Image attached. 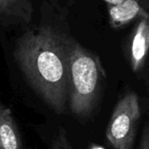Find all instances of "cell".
<instances>
[{"instance_id":"1","label":"cell","mask_w":149,"mask_h":149,"mask_svg":"<svg viewBox=\"0 0 149 149\" xmlns=\"http://www.w3.org/2000/svg\"><path fill=\"white\" fill-rule=\"evenodd\" d=\"M13 57L31 87L57 114L68 101V57L65 35L48 25L26 31L15 42Z\"/></svg>"},{"instance_id":"2","label":"cell","mask_w":149,"mask_h":149,"mask_svg":"<svg viewBox=\"0 0 149 149\" xmlns=\"http://www.w3.org/2000/svg\"><path fill=\"white\" fill-rule=\"evenodd\" d=\"M68 57V101L71 113L80 119L93 113L107 73L100 57L65 35Z\"/></svg>"},{"instance_id":"3","label":"cell","mask_w":149,"mask_h":149,"mask_svg":"<svg viewBox=\"0 0 149 149\" xmlns=\"http://www.w3.org/2000/svg\"><path fill=\"white\" fill-rule=\"evenodd\" d=\"M140 118L138 94L128 91L115 105L107 127L106 137L112 148L133 149Z\"/></svg>"},{"instance_id":"4","label":"cell","mask_w":149,"mask_h":149,"mask_svg":"<svg viewBox=\"0 0 149 149\" xmlns=\"http://www.w3.org/2000/svg\"><path fill=\"white\" fill-rule=\"evenodd\" d=\"M149 48V16L145 13L139 17L133 31L130 46L129 59L134 72L143 69Z\"/></svg>"},{"instance_id":"5","label":"cell","mask_w":149,"mask_h":149,"mask_svg":"<svg viewBox=\"0 0 149 149\" xmlns=\"http://www.w3.org/2000/svg\"><path fill=\"white\" fill-rule=\"evenodd\" d=\"M33 7L30 0H0V22L5 24H29Z\"/></svg>"},{"instance_id":"6","label":"cell","mask_w":149,"mask_h":149,"mask_svg":"<svg viewBox=\"0 0 149 149\" xmlns=\"http://www.w3.org/2000/svg\"><path fill=\"white\" fill-rule=\"evenodd\" d=\"M0 149H22L19 129L11 110L0 101Z\"/></svg>"},{"instance_id":"7","label":"cell","mask_w":149,"mask_h":149,"mask_svg":"<svg viewBox=\"0 0 149 149\" xmlns=\"http://www.w3.org/2000/svg\"><path fill=\"white\" fill-rule=\"evenodd\" d=\"M110 24L113 28L121 27L133 19L147 13L141 4L135 0H124L119 4L107 3Z\"/></svg>"},{"instance_id":"8","label":"cell","mask_w":149,"mask_h":149,"mask_svg":"<svg viewBox=\"0 0 149 149\" xmlns=\"http://www.w3.org/2000/svg\"><path fill=\"white\" fill-rule=\"evenodd\" d=\"M57 138L60 143L61 149H73L68 138H67V134H66V131L63 128L60 127L58 130V134L57 135Z\"/></svg>"},{"instance_id":"9","label":"cell","mask_w":149,"mask_h":149,"mask_svg":"<svg viewBox=\"0 0 149 149\" xmlns=\"http://www.w3.org/2000/svg\"><path fill=\"white\" fill-rule=\"evenodd\" d=\"M139 149H149V133L148 126H146L144 128Z\"/></svg>"},{"instance_id":"10","label":"cell","mask_w":149,"mask_h":149,"mask_svg":"<svg viewBox=\"0 0 149 149\" xmlns=\"http://www.w3.org/2000/svg\"><path fill=\"white\" fill-rule=\"evenodd\" d=\"M52 149H61V146H60V143L58 140V138L56 137L52 142Z\"/></svg>"},{"instance_id":"11","label":"cell","mask_w":149,"mask_h":149,"mask_svg":"<svg viewBox=\"0 0 149 149\" xmlns=\"http://www.w3.org/2000/svg\"><path fill=\"white\" fill-rule=\"evenodd\" d=\"M103 1H105L107 3H109V4H119L122 3L124 0H103Z\"/></svg>"},{"instance_id":"12","label":"cell","mask_w":149,"mask_h":149,"mask_svg":"<svg viewBox=\"0 0 149 149\" xmlns=\"http://www.w3.org/2000/svg\"><path fill=\"white\" fill-rule=\"evenodd\" d=\"M89 149H105L103 147L101 146H99V145H96V144H92L90 146V148Z\"/></svg>"},{"instance_id":"13","label":"cell","mask_w":149,"mask_h":149,"mask_svg":"<svg viewBox=\"0 0 149 149\" xmlns=\"http://www.w3.org/2000/svg\"><path fill=\"white\" fill-rule=\"evenodd\" d=\"M135 1H137V2H139V3H141V2H142L143 0H135Z\"/></svg>"}]
</instances>
